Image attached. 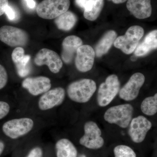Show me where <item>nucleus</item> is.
I'll return each instance as SVG.
<instances>
[{
    "label": "nucleus",
    "mask_w": 157,
    "mask_h": 157,
    "mask_svg": "<svg viewBox=\"0 0 157 157\" xmlns=\"http://www.w3.org/2000/svg\"><path fill=\"white\" fill-rule=\"evenodd\" d=\"M97 89L96 82L92 79L83 78L73 82L68 86L67 92L69 98L74 102H88Z\"/></svg>",
    "instance_id": "f257e3e1"
},
{
    "label": "nucleus",
    "mask_w": 157,
    "mask_h": 157,
    "mask_svg": "<svg viewBox=\"0 0 157 157\" xmlns=\"http://www.w3.org/2000/svg\"><path fill=\"white\" fill-rule=\"evenodd\" d=\"M133 113L134 108L131 104H121L107 109L104 113V119L109 124H115L125 128L129 126Z\"/></svg>",
    "instance_id": "f03ea898"
},
{
    "label": "nucleus",
    "mask_w": 157,
    "mask_h": 157,
    "mask_svg": "<svg viewBox=\"0 0 157 157\" xmlns=\"http://www.w3.org/2000/svg\"><path fill=\"white\" fill-rule=\"evenodd\" d=\"M144 34V30L138 25L130 27L124 36L117 37L114 42L116 48L121 50L126 54L133 53L138 42Z\"/></svg>",
    "instance_id": "7ed1b4c3"
},
{
    "label": "nucleus",
    "mask_w": 157,
    "mask_h": 157,
    "mask_svg": "<svg viewBox=\"0 0 157 157\" xmlns=\"http://www.w3.org/2000/svg\"><path fill=\"white\" fill-rule=\"evenodd\" d=\"M70 0H43L37 6L36 11L39 17L53 19L68 11Z\"/></svg>",
    "instance_id": "20e7f679"
},
{
    "label": "nucleus",
    "mask_w": 157,
    "mask_h": 157,
    "mask_svg": "<svg viewBox=\"0 0 157 157\" xmlns=\"http://www.w3.org/2000/svg\"><path fill=\"white\" fill-rule=\"evenodd\" d=\"M120 89V82L117 76L115 74L108 76L98 89L97 101L99 106L104 107L109 105L119 92Z\"/></svg>",
    "instance_id": "39448f33"
},
{
    "label": "nucleus",
    "mask_w": 157,
    "mask_h": 157,
    "mask_svg": "<svg viewBox=\"0 0 157 157\" xmlns=\"http://www.w3.org/2000/svg\"><path fill=\"white\" fill-rule=\"evenodd\" d=\"M29 35L25 31L12 26L0 28V40L11 47H23L29 42Z\"/></svg>",
    "instance_id": "423d86ee"
},
{
    "label": "nucleus",
    "mask_w": 157,
    "mask_h": 157,
    "mask_svg": "<svg viewBox=\"0 0 157 157\" xmlns=\"http://www.w3.org/2000/svg\"><path fill=\"white\" fill-rule=\"evenodd\" d=\"M34 126V121L29 118L14 119L6 122L2 126L4 134L12 139L22 137L30 132Z\"/></svg>",
    "instance_id": "0eeeda50"
},
{
    "label": "nucleus",
    "mask_w": 157,
    "mask_h": 157,
    "mask_svg": "<svg viewBox=\"0 0 157 157\" xmlns=\"http://www.w3.org/2000/svg\"><path fill=\"white\" fill-rule=\"evenodd\" d=\"M84 135L79 140V143L89 149H98L104 145V141L101 137L102 132L95 122L89 121L84 125Z\"/></svg>",
    "instance_id": "6e6552de"
},
{
    "label": "nucleus",
    "mask_w": 157,
    "mask_h": 157,
    "mask_svg": "<svg viewBox=\"0 0 157 157\" xmlns=\"http://www.w3.org/2000/svg\"><path fill=\"white\" fill-rule=\"evenodd\" d=\"M128 134L133 142H143L148 131L152 127L150 121L143 116H139L132 119L129 125Z\"/></svg>",
    "instance_id": "1a4fd4ad"
},
{
    "label": "nucleus",
    "mask_w": 157,
    "mask_h": 157,
    "mask_svg": "<svg viewBox=\"0 0 157 157\" xmlns=\"http://www.w3.org/2000/svg\"><path fill=\"white\" fill-rule=\"evenodd\" d=\"M34 63L40 67L46 65L51 72L54 73H58L63 66L59 56L55 52L45 48H42L36 54Z\"/></svg>",
    "instance_id": "9d476101"
},
{
    "label": "nucleus",
    "mask_w": 157,
    "mask_h": 157,
    "mask_svg": "<svg viewBox=\"0 0 157 157\" xmlns=\"http://www.w3.org/2000/svg\"><path fill=\"white\" fill-rule=\"evenodd\" d=\"M145 79V76L142 73H134L130 77L128 81L119 90L120 98L127 101L135 100L138 96Z\"/></svg>",
    "instance_id": "9b49d317"
},
{
    "label": "nucleus",
    "mask_w": 157,
    "mask_h": 157,
    "mask_svg": "<svg viewBox=\"0 0 157 157\" xmlns=\"http://www.w3.org/2000/svg\"><path fill=\"white\" fill-rule=\"evenodd\" d=\"M65 91L59 87L49 90L43 94L39 99L38 105L42 110H47L60 105L65 100Z\"/></svg>",
    "instance_id": "f8f14e48"
},
{
    "label": "nucleus",
    "mask_w": 157,
    "mask_h": 157,
    "mask_svg": "<svg viewBox=\"0 0 157 157\" xmlns=\"http://www.w3.org/2000/svg\"><path fill=\"white\" fill-rule=\"evenodd\" d=\"M75 65L78 71L88 72L91 70L94 62L95 52L89 45H81L76 52Z\"/></svg>",
    "instance_id": "ddd939ff"
},
{
    "label": "nucleus",
    "mask_w": 157,
    "mask_h": 157,
    "mask_svg": "<svg viewBox=\"0 0 157 157\" xmlns=\"http://www.w3.org/2000/svg\"><path fill=\"white\" fill-rule=\"evenodd\" d=\"M50 78L45 76L28 77L23 81L22 86L32 95L36 96L44 94L51 87Z\"/></svg>",
    "instance_id": "4468645a"
},
{
    "label": "nucleus",
    "mask_w": 157,
    "mask_h": 157,
    "mask_svg": "<svg viewBox=\"0 0 157 157\" xmlns=\"http://www.w3.org/2000/svg\"><path fill=\"white\" fill-rule=\"evenodd\" d=\"M127 8L138 19L148 18L151 14V0H128Z\"/></svg>",
    "instance_id": "2eb2a0df"
},
{
    "label": "nucleus",
    "mask_w": 157,
    "mask_h": 157,
    "mask_svg": "<svg viewBox=\"0 0 157 157\" xmlns=\"http://www.w3.org/2000/svg\"><path fill=\"white\" fill-rule=\"evenodd\" d=\"M82 45V39L76 36L66 37L62 43L61 57L66 63H70L77 49Z\"/></svg>",
    "instance_id": "dca6fc26"
},
{
    "label": "nucleus",
    "mask_w": 157,
    "mask_h": 157,
    "mask_svg": "<svg viewBox=\"0 0 157 157\" xmlns=\"http://www.w3.org/2000/svg\"><path fill=\"white\" fill-rule=\"evenodd\" d=\"M157 47V31H151L145 36L143 42L137 45L135 51L136 56H143Z\"/></svg>",
    "instance_id": "f3484780"
},
{
    "label": "nucleus",
    "mask_w": 157,
    "mask_h": 157,
    "mask_svg": "<svg viewBox=\"0 0 157 157\" xmlns=\"http://www.w3.org/2000/svg\"><path fill=\"white\" fill-rule=\"evenodd\" d=\"M117 36L115 31L110 30L104 35L97 44L95 48V55L101 57L108 52Z\"/></svg>",
    "instance_id": "a211bd4d"
},
{
    "label": "nucleus",
    "mask_w": 157,
    "mask_h": 157,
    "mask_svg": "<svg viewBox=\"0 0 157 157\" xmlns=\"http://www.w3.org/2000/svg\"><path fill=\"white\" fill-rule=\"evenodd\" d=\"M57 157H77V151L70 140L63 138L56 144Z\"/></svg>",
    "instance_id": "6ab92c4d"
},
{
    "label": "nucleus",
    "mask_w": 157,
    "mask_h": 157,
    "mask_svg": "<svg viewBox=\"0 0 157 157\" xmlns=\"http://www.w3.org/2000/svg\"><path fill=\"white\" fill-rule=\"evenodd\" d=\"M104 6V0H88L85 6L84 17L93 21L99 17Z\"/></svg>",
    "instance_id": "aec40b11"
},
{
    "label": "nucleus",
    "mask_w": 157,
    "mask_h": 157,
    "mask_svg": "<svg viewBox=\"0 0 157 157\" xmlns=\"http://www.w3.org/2000/svg\"><path fill=\"white\" fill-rule=\"evenodd\" d=\"M77 21L76 14L72 11H67L56 18L54 22L59 29L68 31L73 28Z\"/></svg>",
    "instance_id": "412c9836"
},
{
    "label": "nucleus",
    "mask_w": 157,
    "mask_h": 157,
    "mask_svg": "<svg viewBox=\"0 0 157 157\" xmlns=\"http://www.w3.org/2000/svg\"><path fill=\"white\" fill-rule=\"evenodd\" d=\"M140 109L145 115L151 116L155 114L157 112V94L144 99L141 103Z\"/></svg>",
    "instance_id": "4be33fe9"
},
{
    "label": "nucleus",
    "mask_w": 157,
    "mask_h": 157,
    "mask_svg": "<svg viewBox=\"0 0 157 157\" xmlns=\"http://www.w3.org/2000/svg\"><path fill=\"white\" fill-rule=\"evenodd\" d=\"M30 59L31 56L29 55H25L21 60L15 64L17 74L20 77H25L29 73L30 69L29 64Z\"/></svg>",
    "instance_id": "5701e85b"
},
{
    "label": "nucleus",
    "mask_w": 157,
    "mask_h": 157,
    "mask_svg": "<svg viewBox=\"0 0 157 157\" xmlns=\"http://www.w3.org/2000/svg\"><path fill=\"white\" fill-rule=\"evenodd\" d=\"M113 152L115 157H136L134 150L126 145H118L114 148Z\"/></svg>",
    "instance_id": "b1692460"
},
{
    "label": "nucleus",
    "mask_w": 157,
    "mask_h": 157,
    "mask_svg": "<svg viewBox=\"0 0 157 157\" xmlns=\"http://www.w3.org/2000/svg\"><path fill=\"white\" fill-rule=\"evenodd\" d=\"M25 55V50L21 47H17L14 48L11 54V59L14 64L21 60Z\"/></svg>",
    "instance_id": "393cba45"
},
{
    "label": "nucleus",
    "mask_w": 157,
    "mask_h": 157,
    "mask_svg": "<svg viewBox=\"0 0 157 157\" xmlns=\"http://www.w3.org/2000/svg\"><path fill=\"white\" fill-rule=\"evenodd\" d=\"M8 80V75L5 67L0 64V90L6 86Z\"/></svg>",
    "instance_id": "a878e982"
},
{
    "label": "nucleus",
    "mask_w": 157,
    "mask_h": 157,
    "mask_svg": "<svg viewBox=\"0 0 157 157\" xmlns=\"http://www.w3.org/2000/svg\"><path fill=\"white\" fill-rule=\"evenodd\" d=\"M10 109V107L9 104L5 101H0V120L8 115Z\"/></svg>",
    "instance_id": "bb28decb"
},
{
    "label": "nucleus",
    "mask_w": 157,
    "mask_h": 157,
    "mask_svg": "<svg viewBox=\"0 0 157 157\" xmlns=\"http://www.w3.org/2000/svg\"><path fill=\"white\" fill-rule=\"evenodd\" d=\"M42 151L39 147H35L30 152L27 157H42Z\"/></svg>",
    "instance_id": "cd10ccee"
},
{
    "label": "nucleus",
    "mask_w": 157,
    "mask_h": 157,
    "mask_svg": "<svg viewBox=\"0 0 157 157\" xmlns=\"http://www.w3.org/2000/svg\"><path fill=\"white\" fill-rule=\"evenodd\" d=\"M5 13H6L8 18L10 20H14L16 18V13L15 11L9 5L6 7Z\"/></svg>",
    "instance_id": "c85d7f7f"
},
{
    "label": "nucleus",
    "mask_w": 157,
    "mask_h": 157,
    "mask_svg": "<svg viewBox=\"0 0 157 157\" xmlns=\"http://www.w3.org/2000/svg\"><path fill=\"white\" fill-rule=\"evenodd\" d=\"M9 5V0H0V16L5 13L6 7Z\"/></svg>",
    "instance_id": "c756f323"
},
{
    "label": "nucleus",
    "mask_w": 157,
    "mask_h": 157,
    "mask_svg": "<svg viewBox=\"0 0 157 157\" xmlns=\"http://www.w3.org/2000/svg\"><path fill=\"white\" fill-rule=\"evenodd\" d=\"M88 0H75L76 5L81 8L84 9L85 6Z\"/></svg>",
    "instance_id": "7c9ffc66"
},
{
    "label": "nucleus",
    "mask_w": 157,
    "mask_h": 157,
    "mask_svg": "<svg viewBox=\"0 0 157 157\" xmlns=\"http://www.w3.org/2000/svg\"><path fill=\"white\" fill-rule=\"evenodd\" d=\"M27 5L30 9H33L36 6V2L34 0H25Z\"/></svg>",
    "instance_id": "2f4dec72"
},
{
    "label": "nucleus",
    "mask_w": 157,
    "mask_h": 157,
    "mask_svg": "<svg viewBox=\"0 0 157 157\" xmlns=\"http://www.w3.org/2000/svg\"><path fill=\"white\" fill-rule=\"evenodd\" d=\"M5 149V144L2 141H0V156L2 154Z\"/></svg>",
    "instance_id": "473e14b6"
},
{
    "label": "nucleus",
    "mask_w": 157,
    "mask_h": 157,
    "mask_svg": "<svg viewBox=\"0 0 157 157\" xmlns=\"http://www.w3.org/2000/svg\"><path fill=\"white\" fill-rule=\"evenodd\" d=\"M111 1L116 4H119L125 2L127 0H111Z\"/></svg>",
    "instance_id": "72a5a7b5"
},
{
    "label": "nucleus",
    "mask_w": 157,
    "mask_h": 157,
    "mask_svg": "<svg viewBox=\"0 0 157 157\" xmlns=\"http://www.w3.org/2000/svg\"><path fill=\"white\" fill-rule=\"evenodd\" d=\"M137 57L136 56H132L131 57V60L132 61H135L137 60Z\"/></svg>",
    "instance_id": "f704fd0d"
},
{
    "label": "nucleus",
    "mask_w": 157,
    "mask_h": 157,
    "mask_svg": "<svg viewBox=\"0 0 157 157\" xmlns=\"http://www.w3.org/2000/svg\"><path fill=\"white\" fill-rule=\"evenodd\" d=\"M79 157H86V156L84 155H80V156Z\"/></svg>",
    "instance_id": "c9c22d12"
}]
</instances>
